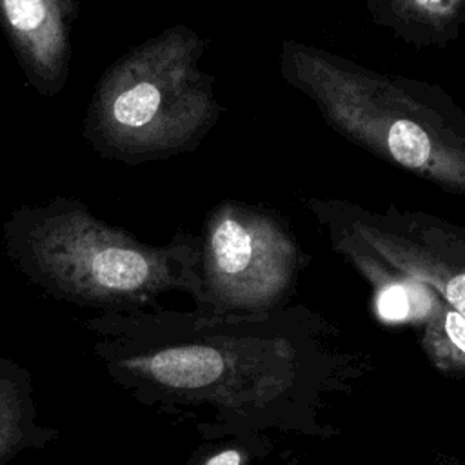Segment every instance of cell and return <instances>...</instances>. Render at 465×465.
I'll use <instances>...</instances> for the list:
<instances>
[{
	"mask_svg": "<svg viewBox=\"0 0 465 465\" xmlns=\"http://www.w3.org/2000/svg\"><path fill=\"white\" fill-rule=\"evenodd\" d=\"M282 314L100 312L84 322L111 380L145 407H280L298 378L296 351L271 332Z\"/></svg>",
	"mask_w": 465,
	"mask_h": 465,
	"instance_id": "1",
	"label": "cell"
},
{
	"mask_svg": "<svg viewBox=\"0 0 465 465\" xmlns=\"http://www.w3.org/2000/svg\"><path fill=\"white\" fill-rule=\"evenodd\" d=\"M207 44L176 24L113 62L84 120L91 147L127 165L194 151L223 113L214 78L200 67Z\"/></svg>",
	"mask_w": 465,
	"mask_h": 465,
	"instance_id": "4",
	"label": "cell"
},
{
	"mask_svg": "<svg viewBox=\"0 0 465 465\" xmlns=\"http://www.w3.org/2000/svg\"><path fill=\"white\" fill-rule=\"evenodd\" d=\"M2 238L7 258L31 283L78 307L131 312L169 291L200 298V238L183 231L151 245L82 202L56 196L13 211Z\"/></svg>",
	"mask_w": 465,
	"mask_h": 465,
	"instance_id": "3",
	"label": "cell"
},
{
	"mask_svg": "<svg viewBox=\"0 0 465 465\" xmlns=\"http://www.w3.org/2000/svg\"><path fill=\"white\" fill-rule=\"evenodd\" d=\"M303 265L287 222L271 209L238 200L214 205L200 238L202 312L260 314L280 303Z\"/></svg>",
	"mask_w": 465,
	"mask_h": 465,
	"instance_id": "6",
	"label": "cell"
},
{
	"mask_svg": "<svg viewBox=\"0 0 465 465\" xmlns=\"http://www.w3.org/2000/svg\"><path fill=\"white\" fill-rule=\"evenodd\" d=\"M276 64L282 80L341 138L465 196V113L440 85L298 40L280 44Z\"/></svg>",
	"mask_w": 465,
	"mask_h": 465,
	"instance_id": "2",
	"label": "cell"
},
{
	"mask_svg": "<svg viewBox=\"0 0 465 465\" xmlns=\"http://www.w3.org/2000/svg\"><path fill=\"white\" fill-rule=\"evenodd\" d=\"M58 438L56 429L38 423L31 372L9 358H0V465Z\"/></svg>",
	"mask_w": 465,
	"mask_h": 465,
	"instance_id": "8",
	"label": "cell"
},
{
	"mask_svg": "<svg viewBox=\"0 0 465 465\" xmlns=\"http://www.w3.org/2000/svg\"><path fill=\"white\" fill-rule=\"evenodd\" d=\"M198 465H245V452L242 449L225 447L214 454L205 456Z\"/></svg>",
	"mask_w": 465,
	"mask_h": 465,
	"instance_id": "11",
	"label": "cell"
},
{
	"mask_svg": "<svg viewBox=\"0 0 465 465\" xmlns=\"http://www.w3.org/2000/svg\"><path fill=\"white\" fill-rule=\"evenodd\" d=\"M78 0H0V27L42 96H56L69 76Z\"/></svg>",
	"mask_w": 465,
	"mask_h": 465,
	"instance_id": "7",
	"label": "cell"
},
{
	"mask_svg": "<svg viewBox=\"0 0 465 465\" xmlns=\"http://www.w3.org/2000/svg\"><path fill=\"white\" fill-rule=\"evenodd\" d=\"M371 18L416 47H445L465 25V0H365Z\"/></svg>",
	"mask_w": 465,
	"mask_h": 465,
	"instance_id": "9",
	"label": "cell"
},
{
	"mask_svg": "<svg viewBox=\"0 0 465 465\" xmlns=\"http://www.w3.org/2000/svg\"><path fill=\"white\" fill-rule=\"evenodd\" d=\"M331 247L369 280L414 282L465 316V225L423 211L369 209L343 198L305 196Z\"/></svg>",
	"mask_w": 465,
	"mask_h": 465,
	"instance_id": "5",
	"label": "cell"
},
{
	"mask_svg": "<svg viewBox=\"0 0 465 465\" xmlns=\"http://www.w3.org/2000/svg\"><path fill=\"white\" fill-rule=\"evenodd\" d=\"M421 345L436 369L465 374V316L436 294L425 316Z\"/></svg>",
	"mask_w": 465,
	"mask_h": 465,
	"instance_id": "10",
	"label": "cell"
}]
</instances>
